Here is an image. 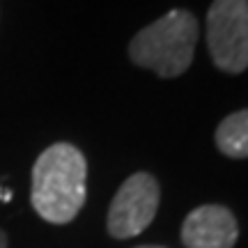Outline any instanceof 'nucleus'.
<instances>
[{"label":"nucleus","mask_w":248,"mask_h":248,"mask_svg":"<svg viewBox=\"0 0 248 248\" xmlns=\"http://www.w3.org/2000/svg\"><path fill=\"white\" fill-rule=\"evenodd\" d=\"M159 182L150 172H136L117 188L108 209V234L113 239H131L150 228L159 212Z\"/></svg>","instance_id":"4"},{"label":"nucleus","mask_w":248,"mask_h":248,"mask_svg":"<svg viewBox=\"0 0 248 248\" xmlns=\"http://www.w3.org/2000/svg\"><path fill=\"white\" fill-rule=\"evenodd\" d=\"M216 147L230 159H248V108L232 113L218 124Z\"/></svg>","instance_id":"6"},{"label":"nucleus","mask_w":248,"mask_h":248,"mask_svg":"<svg viewBox=\"0 0 248 248\" xmlns=\"http://www.w3.org/2000/svg\"><path fill=\"white\" fill-rule=\"evenodd\" d=\"M239 225L223 204H202L184 218L182 244L186 248H234Z\"/></svg>","instance_id":"5"},{"label":"nucleus","mask_w":248,"mask_h":248,"mask_svg":"<svg viewBox=\"0 0 248 248\" xmlns=\"http://www.w3.org/2000/svg\"><path fill=\"white\" fill-rule=\"evenodd\" d=\"M207 48L223 74L248 69V0H214L207 12Z\"/></svg>","instance_id":"3"},{"label":"nucleus","mask_w":248,"mask_h":248,"mask_svg":"<svg viewBox=\"0 0 248 248\" xmlns=\"http://www.w3.org/2000/svg\"><path fill=\"white\" fill-rule=\"evenodd\" d=\"M88 161L78 147L55 142L46 147L32 168V207L46 223H71L85 204Z\"/></svg>","instance_id":"1"},{"label":"nucleus","mask_w":248,"mask_h":248,"mask_svg":"<svg viewBox=\"0 0 248 248\" xmlns=\"http://www.w3.org/2000/svg\"><path fill=\"white\" fill-rule=\"evenodd\" d=\"M138 248H163V246H138Z\"/></svg>","instance_id":"8"},{"label":"nucleus","mask_w":248,"mask_h":248,"mask_svg":"<svg viewBox=\"0 0 248 248\" xmlns=\"http://www.w3.org/2000/svg\"><path fill=\"white\" fill-rule=\"evenodd\" d=\"M200 26L188 9H170L133 35L129 58L136 67L154 71L161 78H177L191 67Z\"/></svg>","instance_id":"2"},{"label":"nucleus","mask_w":248,"mask_h":248,"mask_svg":"<svg viewBox=\"0 0 248 248\" xmlns=\"http://www.w3.org/2000/svg\"><path fill=\"white\" fill-rule=\"evenodd\" d=\"M0 248H7V234L0 230Z\"/></svg>","instance_id":"7"}]
</instances>
